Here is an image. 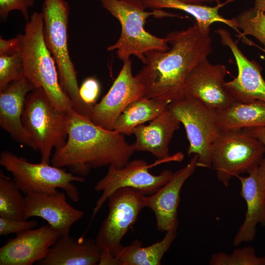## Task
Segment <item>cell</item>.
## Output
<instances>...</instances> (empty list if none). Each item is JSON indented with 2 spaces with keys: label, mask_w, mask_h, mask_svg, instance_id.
<instances>
[{
  "label": "cell",
  "mask_w": 265,
  "mask_h": 265,
  "mask_svg": "<svg viewBox=\"0 0 265 265\" xmlns=\"http://www.w3.org/2000/svg\"><path fill=\"white\" fill-rule=\"evenodd\" d=\"M226 74L224 65L212 64L208 58L204 59L187 77L181 97L196 98L215 111L228 107L236 101L225 88Z\"/></svg>",
  "instance_id": "cell-13"
},
{
  "label": "cell",
  "mask_w": 265,
  "mask_h": 265,
  "mask_svg": "<svg viewBox=\"0 0 265 265\" xmlns=\"http://www.w3.org/2000/svg\"><path fill=\"white\" fill-rule=\"evenodd\" d=\"M210 265H265V256H258L254 248L248 246L234 250L231 254L223 252L213 254Z\"/></svg>",
  "instance_id": "cell-28"
},
{
  "label": "cell",
  "mask_w": 265,
  "mask_h": 265,
  "mask_svg": "<svg viewBox=\"0 0 265 265\" xmlns=\"http://www.w3.org/2000/svg\"><path fill=\"white\" fill-rule=\"evenodd\" d=\"M59 237L50 225L27 229L0 248V265H31L45 259Z\"/></svg>",
  "instance_id": "cell-15"
},
{
  "label": "cell",
  "mask_w": 265,
  "mask_h": 265,
  "mask_svg": "<svg viewBox=\"0 0 265 265\" xmlns=\"http://www.w3.org/2000/svg\"><path fill=\"white\" fill-rule=\"evenodd\" d=\"M244 130L251 135L259 139L265 146V126Z\"/></svg>",
  "instance_id": "cell-35"
},
{
  "label": "cell",
  "mask_w": 265,
  "mask_h": 265,
  "mask_svg": "<svg viewBox=\"0 0 265 265\" xmlns=\"http://www.w3.org/2000/svg\"><path fill=\"white\" fill-rule=\"evenodd\" d=\"M221 131L249 129L265 126V103H246L235 101L224 109L216 111Z\"/></svg>",
  "instance_id": "cell-23"
},
{
  "label": "cell",
  "mask_w": 265,
  "mask_h": 265,
  "mask_svg": "<svg viewBox=\"0 0 265 265\" xmlns=\"http://www.w3.org/2000/svg\"><path fill=\"white\" fill-rule=\"evenodd\" d=\"M42 13L44 41L55 62L61 87L71 100L73 109L89 119L93 106L80 98L77 72L68 47L69 4L65 0H44Z\"/></svg>",
  "instance_id": "cell-5"
},
{
  "label": "cell",
  "mask_w": 265,
  "mask_h": 265,
  "mask_svg": "<svg viewBox=\"0 0 265 265\" xmlns=\"http://www.w3.org/2000/svg\"><path fill=\"white\" fill-rule=\"evenodd\" d=\"M264 226H265V225H264Z\"/></svg>",
  "instance_id": "cell-38"
},
{
  "label": "cell",
  "mask_w": 265,
  "mask_h": 265,
  "mask_svg": "<svg viewBox=\"0 0 265 265\" xmlns=\"http://www.w3.org/2000/svg\"><path fill=\"white\" fill-rule=\"evenodd\" d=\"M177 235V230L166 232L163 238L151 245L143 247L135 240L124 246L116 257L120 265H159L164 254L168 251Z\"/></svg>",
  "instance_id": "cell-25"
},
{
  "label": "cell",
  "mask_w": 265,
  "mask_h": 265,
  "mask_svg": "<svg viewBox=\"0 0 265 265\" xmlns=\"http://www.w3.org/2000/svg\"><path fill=\"white\" fill-rule=\"evenodd\" d=\"M68 114L67 139L55 151L52 165L67 167L84 177L92 168L109 165L121 168L129 161L134 151L123 134L95 124L73 108Z\"/></svg>",
  "instance_id": "cell-2"
},
{
  "label": "cell",
  "mask_w": 265,
  "mask_h": 265,
  "mask_svg": "<svg viewBox=\"0 0 265 265\" xmlns=\"http://www.w3.org/2000/svg\"><path fill=\"white\" fill-rule=\"evenodd\" d=\"M149 168L147 163L141 159L129 161L121 168L108 166L106 175L94 187L96 191L102 193L94 208L91 221L108 197L118 189L129 187L145 195H151L163 186L173 174L171 170H164L159 175H154L149 172Z\"/></svg>",
  "instance_id": "cell-11"
},
{
  "label": "cell",
  "mask_w": 265,
  "mask_h": 265,
  "mask_svg": "<svg viewBox=\"0 0 265 265\" xmlns=\"http://www.w3.org/2000/svg\"><path fill=\"white\" fill-rule=\"evenodd\" d=\"M198 158L197 155H193L189 162L173 173L169 181L157 192L151 195H144L145 207H148L154 212L159 231L166 233L177 230L179 224L177 211L181 190L197 167Z\"/></svg>",
  "instance_id": "cell-16"
},
{
  "label": "cell",
  "mask_w": 265,
  "mask_h": 265,
  "mask_svg": "<svg viewBox=\"0 0 265 265\" xmlns=\"http://www.w3.org/2000/svg\"><path fill=\"white\" fill-rule=\"evenodd\" d=\"M66 200L64 192L30 193L25 196L24 220L33 216L47 221L59 236L69 235L71 226L83 215Z\"/></svg>",
  "instance_id": "cell-18"
},
{
  "label": "cell",
  "mask_w": 265,
  "mask_h": 265,
  "mask_svg": "<svg viewBox=\"0 0 265 265\" xmlns=\"http://www.w3.org/2000/svg\"><path fill=\"white\" fill-rule=\"evenodd\" d=\"M43 26L42 12H34L26 22L24 33L16 36L25 77L34 88L43 89L54 108L67 111L73 108L72 103L60 84L55 62L44 41Z\"/></svg>",
  "instance_id": "cell-4"
},
{
  "label": "cell",
  "mask_w": 265,
  "mask_h": 265,
  "mask_svg": "<svg viewBox=\"0 0 265 265\" xmlns=\"http://www.w3.org/2000/svg\"><path fill=\"white\" fill-rule=\"evenodd\" d=\"M180 124L167 106L149 125L135 128L133 133L135 140L131 147L134 152H148L160 161H181L184 157L181 153L171 157L169 152L170 142Z\"/></svg>",
  "instance_id": "cell-19"
},
{
  "label": "cell",
  "mask_w": 265,
  "mask_h": 265,
  "mask_svg": "<svg viewBox=\"0 0 265 265\" xmlns=\"http://www.w3.org/2000/svg\"><path fill=\"white\" fill-rule=\"evenodd\" d=\"M102 6L119 21L121 27L118 40L107 50L116 51L117 57L123 62L131 55L145 62V53L152 51L165 52L170 47L166 37L159 38L147 32L145 28L149 17L161 18L180 16L162 9L146 11L142 0H99Z\"/></svg>",
  "instance_id": "cell-3"
},
{
  "label": "cell",
  "mask_w": 265,
  "mask_h": 265,
  "mask_svg": "<svg viewBox=\"0 0 265 265\" xmlns=\"http://www.w3.org/2000/svg\"><path fill=\"white\" fill-rule=\"evenodd\" d=\"M254 7L265 13V0H253Z\"/></svg>",
  "instance_id": "cell-37"
},
{
  "label": "cell",
  "mask_w": 265,
  "mask_h": 265,
  "mask_svg": "<svg viewBox=\"0 0 265 265\" xmlns=\"http://www.w3.org/2000/svg\"><path fill=\"white\" fill-rule=\"evenodd\" d=\"M19 40L15 38L5 40L0 38V56L11 55L19 50Z\"/></svg>",
  "instance_id": "cell-33"
},
{
  "label": "cell",
  "mask_w": 265,
  "mask_h": 265,
  "mask_svg": "<svg viewBox=\"0 0 265 265\" xmlns=\"http://www.w3.org/2000/svg\"><path fill=\"white\" fill-rule=\"evenodd\" d=\"M14 181L0 172V217L24 220L25 197Z\"/></svg>",
  "instance_id": "cell-26"
},
{
  "label": "cell",
  "mask_w": 265,
  "mask_h": 265,
  "mask_svg": "<svg viewBox=\"0 0 265 265\" xmlns=\"http://www.w3.org/2000/svg\"><path fill=\"white\" fill-rule=\"evenodd\" d=\"M23 78L24 65L19 50L11 55L0 56V91L11 82Z\"/></svg>",
  "instance_id": "cell-29"
},
{
  "label": "cell",
  "mask_w": 265,
  "mask_h": 265,
  "mask_svg": "<svg viewBox=\"0 0 265 265\" xmlns=\"http://www.w3.org/2000/svg\"><path fill=\"white\" fill-rule=\"evenodd\" d=\"M130 58L122 68L108 92L94 105L90 120L95 124L113 131L116 121L124 109L133 101L144 97V86L132 74Z\"/></svg>",
  "instance_id": "cell-12"
},
{
  "label": "cell",
  "mask_w": 265,
  "mask_h": 265,
  "mask_svg": "<svg viewBox=\"0 0 265 265\" xmlns=\"http://www.w3.org/2000/svg\"><path fill=\"white\" fill-rule=\"evenodd\" d=\"M100 92L98 81L93 77L85 79L79 87V95L83 103L89 106L96 104Z\"/></svg>",
  "instance_id": "cell-32"
},
{
  "label": "cell",
  "mask_w": 265,
  "mask_h": 265,
  "mask_svg": "<svg viewBox=\"0 0 265 265\" xmlns=\"http://www.w3.org/2000/svg\"><path fill=\"white\" fill-rule=\"evenodd\" d=\"M182 2L197 4H203L205 2L213 3L215 2L216 4L221 3V0H179Z\"/></svg>",
  "instance_id": "cell-36"
},
{
  "label": "cell",
  "mask_w": 265,
  "mask_h": 265,
  "mask_svg": "<svg viewBox=\"0 0 265 265\" xmlns=\"http://www.w3.org/2000/svg\"><path fill=\"white\" fill-rule=\"evenodd\" d=\"M34 4V0H0V17L1 22L5 21L10 12L19 10L26 22L29 20L28 9Z\"/></svg>",
  "instance_id": "cell-30"
},
{
  "label": "cell",
  "mask_w": 265,
  "mask_h": 265,
  "mask_svg": "<svg viewBox=\"0 0 265 265\" xmlns=\"http://www.w3.org/2000/svg\"><path fill=\"white\" fill-rule=\"evenodd\" d=\"M147 8L152 9H174L183 11L196 20V23L200 32L204 35H210V26L215 22L225 24L236 31L241 32L237 26L234 18L226 19L219 13V9L226 4L234 0H226L214 6L204 4H191L182 2L179 0H142Z\"/></svg>",
  "instance_id": "cell-22"
},
{
  "label": "cell",
  "mask_w": 265,
  "mask_h": 265,
  "mask_svg": "<svg viewBox=\"0 0 265 265\" xmlns=\"http://www.w3.org/2000/svg\"><path fill=\"white\" fill-rule=\"evenodd\" d=\"M234 19L238 28L242 30L237 36L243 39L246 35L254 37L264 46L265 52V13L253 7L241 12Z\"/></svg>",
  "instance_id": "cell-27"
},
{
  "label": "cell",
  "mask_w": 265,
  "mask_h": 265,
  "mask_svg": "<svg viewBox=\"0 0 265 265\" xmlns=\"http://www.w3.org/2000/svg\"><path fill=\"white\" fill-rule=\"evenodd\" d=\"M99 265H120L117 258L113 255L107 249H103L98 264Z\"/></svg>",
  "instance_id": "cell-34"
},
{
  "label": "cell",
  "mask_w": 265,
  "mask_h": 265,
  "mask_svg": "<svg viewBox=\"0 0 265 265\" xmlns=\"http://www.w3.org/2000/svg\"><path fill=\"white\" fill-rule=\"evenodd\" d=\"M38 225L35 220H15L0 217V235L18 233L22 231L32 229Z\"/></svg>",
  "instance_id": "cell-31"
},
{
  "label": "cell",
  "mask_w": 265,
  "mask_h": 265,
  "mask_svg": "<svg viewBox=\"0 0 265 265\" xmlns=\"http://www.w3.org/2000/svg\"><path fill=\"white\" fill-rule=\"evenodd\" d=\"M247 177H236L241 184L240 196L246 204L242 224L235 236L233 244L238 246L254 239L257 226L265 223V156L261 162L251 170Z\"/></svg>",
  "instance_id": "cell-17"
},
{
  "label": "cell",
  "mask_w": 265,
  "mask_h": 265,
  "mask_svg": "<svg viewBox=\"0 0 265 265\" xmlns=\"http://www.w3.org/2000/svg\"><path fill=\"white\" fill-rule=\"evenodd\" d=\"M68 111L54 108L41 87L27 95L22 115L23 124L36 145L41 162L49 163L53 148L62 147L68 137Z\"/></svg>",
  "instance_id": "cell-6"
},
{
  "label": "cell",
  "mask_w": 265,
  "mask_h": 265,
  "mask_svg": "<svg viewBox=\"0 0 265 265\" xmlns=\"http://www.w3.org/2000/svg\"><path fill=\"white\" fill-rule=\"evenodd\" d=\"M165 37L171 48L145 53L144 66L134 76L144 86L145 97L171 102L181 97L190 72L212 53V40L200 32L196 22Z\"/></svg>",
  "instance_id": "cell-1"
},
{
  "label": "cell",
  "mask_w": 265,
  "mask_h": 265,
  "mask_svg": "<svg viewBox=\"0 0 265 265\" xmlns=\"http://www.w3.org/2000/svg\"><path fill=\"white\" fill-rule=\"evenodd\" d=\"M144 194L134 188L121 187L108 198V214L96 238L101 250L107 249L117 257L124 247L121 241L132 228L138 214L145 208Z\"/></svg>",
  "instance_id": "cell-10"
},
{
  "label": "cell",
  "mask_w": 265,
  "mask_h": 265,
  "mask_svg": "<svg viewBox=\"0 0 265 265\" xmlns=\"http://www.w3.org/2000/svg\"><path fill=\"white\" fill-rule=\"evenodd\" d=\"M34 88L25 77L11 82L0 91V126L17 142L38 151L22 122L26 96Z\"/></svg>",
  "instance_id": "cell-20"
},
{
  "label": "cell",
  "mask_w": 265,
  "mask_h": 265,
  "mask_svg": "<svg viewBox=\"0 0 265 265\" xmlns=\"http://www.w3.org/2000/svg\"><path fill=\"white\" fill-rule=\"evenodd\" d=\"M215 32L219 36L222 44L231 50L238 67L237 77L225 82L227 92L236 101L265 103V80L262 75L261 66L244 55L227 29L218 28Z\"/></svg>",
  "instance_id": "cell-14"
},
{
  "label": "cell",
  "mask_w": 265,
  "mask_h": 265,
  "mask_svg": "<svg viewBox=\"0 0 265 265\" xmlns=\"http://www.w3.org/2000/svg\"><path fill=\"white\" fill-rule=\"evenodd\" d=\"M170 103L166 100L145 97L136 99L124 109L116 121L113 131L123 135H131L137 126L153 120Z\"/></svg>",
  "instance_id": "cell-24"
},
{
  "label": "cell",
  "mask_w": 265,
  "mask_h": 265,
  "mask_svg": "<svg viewBox=\"0 0 265 265\" xmlns=\"http://www.w3.org/2000/svg\"><path fill=\"white\" fill-rule=\"evenodd\" d=\"M265 146L245 130L221 131L211 151V168L227 187L231 179L248 173L262 161Z\"/></svg>",
  "instance_id": "cell-8"
},
{
  "label": "cell",
  "mask_w": 265,
  "mask_h": 265,
  "mask_svg": "<svg viewBox=\"0 0 265 265\" xmlns=\"http://www.w3.org/2000/svg\"><path fill=\"white\" fill-rule=\"evenodd\" d=\"M0 164L10 172L21 191L30 193L53 194L63 189L69 198L77 202L79 192L73 182H83V177L75 175L66 169L40 162L33 163L26 159L7 151L1 152Z\"/></svg>",
  "instance_id": "cell-7"
},
{
  "label": "cell",
  "mask_w": 265,
  "mask_h": 265,
  "mask_svg": "<svg viewBox=\"0 0 265 265\" xmlns=\"http://www.w3.org/2000/svg\"><path fill=\"white\" fill-rule=\"evenodd\" d=\"M186 130L189 145L187 155H197V167L211 168L212 145L221 130L216 111L194 97L183 96L168 106Z\"/></svg>",
  "instance_id": "cell-9"
},
{
  "label": "cell",
  "mask_w": 265,
  "mask_h": 265,
  "mask_svg": "<svg viewBox=\"0 0 265 265\" xmlns=\"http://www.w3.org/2000/svg\"><path fill=\"white\" fill-rule=\"evenodd\" d=\"M101 249L96 240L84 238L76 239L69 235L59 236L50 248L46 257L38 262L41 265H98Z\"/></svg>",
  "instance_id": "cell-21"
}]
</instances>
